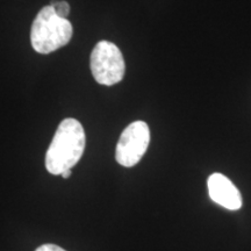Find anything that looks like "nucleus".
<instances>
[{"label":"nucleus","instance_id":"6e6552de","mask_svg":"<svg viewBox=\"0 0 251 251\" xmlns=\"http://www.w3.org/2000/svg\"><path fill=\"white\" fill-rule=\"evenodd\" d=\"M71 174H72V170H67V171L63 172V174H62L61 176H62L63 178H64V179H68V178L71 176Z\"/></svg>","mask_w":251,"mask_h":251},{"label":"nucleus","instance_id":"423d86ee","mask_svg":"<svg viewBox=\"0 0 251 251\" xmlns=\"http://www.w3.org/2000/svg\"><path fill=\"white\" fill-rule=\"evenodd\" d=\"M50 6L54 8L55 13L59 18L67 19L69 13H70V5L67 1H64V0H51L50 1Z\"/></svg>","mask_w":251,"mask_h":251},{"label":"nucleus","instance_id":"f257e3e1","mask_svg":"<svg viewBox=\"0 0 251 251\" xmlns=\"http://www.w3.org/2000/svg\"><path fill=\"white\" fill-rule=\"evenodd\" d=\"M85 131L76 119L68 118L59 124L46 153V168L49 174L61 176L72 170L85 150Z\"/></svg>","mask_w":251,"mask_h":251},{"label":"nucleus","instance_id":"7ed1b4c3","mask_svg":"<svg viewBox=\"0 0 251 251\" xmlns=\"http://www.w3.org/2000/svg\"><path fill=\"white\" fill-rule=\"evenodd\" d=\"M91 71L98 84L112 86L120 83L126 72L121 50L114 43L100 41L91 54Z\"/></svg>","mask_w":251,"mask_h":251},{"label":"nucleus","instance_id":"f03ea898","mask_svg":"<svg viewBox=\"0 0 251 251\" xmlns=\"http://www.w3.org/2000/svg\"><path fill=\"white\" fill-rule=\"evenodd\" d=\"M72 33L74 28L68 19L59 18L50 5L45 6L31 25V47L39 54H50L67 46Z\"/></svg>","mask_w":251,"mask_h":251},{"label":"nucleus","instance_id":"20e7f679","mask_svg":"<svg viewBox=\"0 0 251 251\" xmlns=\"http://www.w3.org/2000/svg\"><path fill=\"white\" fill-rule=\"evenodd\" d=\"M150 130L144 121H135L125 128L115 150V159L125 168L136 165L148 150Z\"/></svg>","mask_w":251,"mask_h":251},{"label":"nucleus","instance_id":"39448f33","mask_svg":"<svg viewBox=\"0 0 251 251\" xmlns=\"http://www.w3.org/2000/svg\"><path fill=\"white\" fill-rule=\"evenodd\" d=\"M208 192L213 201L229 211H237L242 207V197L236 186L222 174L209 176Z\"/></svg>","mask_w":251,"mask_h":251},{"label":"nucleus","instance_id":"0eeeda50","mask_svg":"<svg viewBox=\"0 0 251 251\" xmlns=\"http://www.w3.org/2000/svg\"><path fill=\"white\" fill-rule=\"evenodd\" d=\"M35 251H67L64 250L63 248L56 246V244H43V246H41L37 248Z\"/></svg>","mask_w":251,"mask_h":251}]
</instances>
